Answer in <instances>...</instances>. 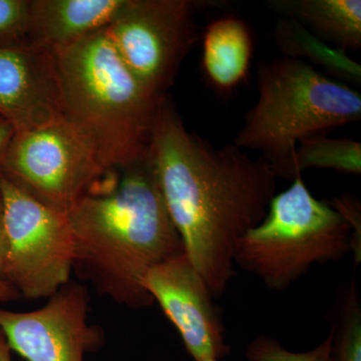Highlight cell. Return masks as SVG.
Listing matches in <instances>:
<instances>
[{"label": "cell", "mask_w": 361, "mask_h": 361, "mask_svg": "<svg viewBox=\"0 0 361 361\" xmlns=\"http://www.w3.org/2000/svg\"><path fill=\"white\" fill-rule=\"evenodd\" d=\"M148 152L185 253L213 296L223 295L235 275L237 242L264 219L276 175L233 142L215 146L189 132L168 96Z\"/></svg>", "instance_id": "obj_1"}, {"label": "cell", "mask_w": 361, "mask_h": 361, "mask_svg": "<svg viewBox=\"0 0 361 361\" xmlns=\"http://www.w3.org/2000/svg\"><path fill=\"white\" fill-rule=\"evenodd\" d=\"M66 213L75 266L116 302L151 305L142 286L154 266L184 251L164 201L149 152L113 171Z\"/></svg>", "instance_id": "obj_2"}, {"label": "cell", "mask_w": 361, "mask_h": 361, "mask_svg": "<svg viewBox=\"0 0 361 361\" xmlns=\"http://www.w3.org/2000/svg\"><path fill=\"white\" fill-rule=\"evenodd\" d=\"M63 120L90 142L106 172L147 153L165 97L149 94L106 30L54 52Z\"/></svg>", "instance_id": "obj_3"}, {"label": "cell", "mask_w": 361, "mask_h": 361, "mask_svg": "<svg viewBox=\"0 0 361 361\" xmlns=\"http://www.w3.org/2000/svg\"><path fill=\"white\" fill-rule=\"evenodd\" d=\"M258 97L233 144L257 152L277 178L290 180L299 142L361 118V96L314 66L281 56L257 68Z\"/></svg>", "instance_id": "obj_4"}, {"label": "cell", "mask_w": 361, "mask_h": 361, "mask_svg": "<svg viewBox=\"0 0 361 361\" xmlns=\"http://www.w3.org/2000/svg\"><path fill=\"white\" fill-rule=\"evenodd\" d=\"M360 235L341 212L311 194L299 176L276 194L260 224L240 238L234 262L267 288L282 291L314 265L336 262L351 252L360 259Z\"/></svg>", "instance_id": "obj_5"}, {"label": "cell", "mask_w": 361, "mask_h": 361, "mask_svg": "<svg viewBox=\"0 0 361 361\" xmlns=\"http://www.w3.org/2000/svg\"><path fill=\"white\" fill-rule=\"evenodd\" d=\"M215 6L205 0H125L106 32L130 73L161 99L201 40L197 14Z\"/></svg>", "instance_id": "obj_6"}, {"label": "cell", "mask_w": 361, "mask_h": 361, "mask_svg": "<svg viewBox=\"0 0 361 361\" xmlns=\"http://www.w3.org/2000/svg\"><path fill=\"white\" fill-rule=\"evenodd\" d=\"M4 199V279L27 298L51 297L75 267V245L66 214L54 210L0 174Z\"/></svg>", "instance_id": "obj_7"}, {"label": "cell", "mask_w": 361, "mask_h": 361, "mask_svg": "<svg viewBox=\"0 0 361 361\" xmlns=\"http://www.w3.org/2000/svg\"><path fill=\"white\" fill-rule=\"evenodd\" d=\"M106 173L90 142L63 118L16 132L0 163L7 180L65 214Z\"/></svg>", "instance_id": "obj_8"}, {"label": "cell", "mask_w": 361, "mask_h": 361, "mask_svg": "<svg viewBox=\"0 0 361 361\" xmlns=\"http://www.w3.org/2000/svg\"><path fill=\"white\" fill-rule=\"evenodd\" d=\"M142 286L175 325L195 361L222 360L230 353L212 292L185 251L152 267Z\"/></svg>", "instance_id": "obj_9"}, {"label": "cell", "mask_w": 361, "mask_h": 361, "mask_svg": "<svg viewBox=\"0 0 361 361\" xmlns=\"http://www.w3.org/2000/svg\"><path fill=\"white\" fill-rule=\"evenodd\" d=\"M87 292L65 286L44 307L30 312L0 310V331L26 361H84L99 343L87 324Z\"/></svg>", "instance_id": "obj_10"}, {"label": "cell", "mask_w": 361, "mask_h": 361, "mask_svg": "<svg viewBox=\"0 0 361 361\" xmlns=\"http://www.w3.org/2000/svg\"><path fill=\"white\" fill-rule=\"evenodd\" d=\"M0 118L16 133L63 118L54 51L30 42L0 47Z\"/></svg>", "instance_id": "obj_11"}, {"label": "cell", "mask_w": 361, "mask_h": 361, "mask_svg": "<svg viewBox=\"0 0 361 361\" xmlns=\"http://www.w3.org/2000/svg\"><path fill=\"white\" fill-rule=\"evenodd\" d=\"M125 0H32L30 44L59 51L106 30Z\"/></svg>", "instance_id": "obj_12"}, {"label": "cell", "mask_w": 361, "mask_h": 361, "mask_svg": "<svg viewBox=\"0 0 361 361\" xmlns=\"http://www.w3.org/2000/svg\"><path fill=\"white\" fill-rule=\"evenodd\" d=\"M202 39V70L207 82L220 92H230L248 75L253 37L245 21L221 18L207 26Z\"/></svg>", "instance_id": "obj_13"}, {"label": "cell", "mask_w": 361, "mask_h": 361, "mask_svg": "<svg viewBox=\"0 0 361 361\" xmlns=\"http://www.w3.org/2000/svg\"><path fill=\"white\" fill-rule=\"evenodd\" d=\"M267 6L341 51L360 49V0H269Z\"/></svg>", "instance_id": "obj_14"}, {"label": "cell", "mask_w": 361, "mask_h": 361, "mask_svg": "<svg viewBox=\"0 0 361 361\" xmlns=\"http://www.w3.org/2000/svg\"><path fill=\"white\" fill-rule=\"evenodd\" d=\"M272 37L285 56L310 61L349 82H360V63L349 58L348 52L326 44L297 21L280 18Z\"/></svg>", "instance_id": "obj_15"}, {"label": "cell", "mask_w": 361, "mask_h": 361, "mask_svg": "<svg viewBox=\"0 0 361 361\" xmlns=\"http://www.w3.org/2000/svg\"><path fill=\"white\" fill-rule=\"evenodd\" d=\"M307 169H329L345 174L361 173V144L350 139H334L324 134L306 137L297 146L290 180Z\"/></svg>", "instance_id": "obj_16"}, {"label": "cell", "mask_w": 361, "mask_h": 361, "mask_svg": "<svg viewBox=\"0 0 361 361\" xmlns=\"http://www.w3.org/2000/svg\"><path fill=\"white\" fill-rule=\"evenodd\" d=\"M330 332L329 361H361V308L355 281L342 292Z\"/></svg>", "instance_id": "obj_17"}, {"label": "cell", "mask_w": 361, "mask_h": 361, "mask_svg": "<svg viewBox=\"0 0 361 361\" xmlns=\"http://www.w3.org/2000/svg\"><path fill=\"white\" fill-rule=\"evenodd\" d=\"M331 339L330 332L315 348L305 353H293L284 348L276 339L260 336L249 344L246 357L249 361H329Z\"/></svg>", "instance_id": "obj_18"}, {"label": "cell", "mask_w": 361, "mask_h": 361, "mask_svg": "<svg viewBox=\"0 0 361 361\" xmlns=\"http://www.w3.org/2000/svg\"><path fill=\"white\" fill-rule=\"evenodd\" d=\"M32 0H0V47L27 44Z\"/></svg>", "instance_id": "obj_19"}, {"label": "cell", "mask_w": 361, "mask_h": 361, "mask_svg": "<svg viewBox=\"0 0 361 361\" xmlns=\"http://www.w3.org/2000/svg\"><path fill=\"white\" fill-rule=\"evenodd\" d=\"M14 134H16V130L13 129V126L0 118V163Z\"/></svg>", "instance_id": "obj_20"}, {"label": "cell", "mask_w": 361, "mask_h": 361, "mask_svg": "<svg viewBox=\"0 0 361 361\" xmlns=\"http://www.w3.org/2000/svg\"><path fill=\"white\" fill-rule=\"evenodd\" d=\"M4 254H6V236H4V199L0 190V279L1 280H4Z\"/></svg>", "instance_id": "obj_21"}, {"label": "cell", "mask_w": 361, "mask_h": 361, "mask_svg": "<svg viewBox=\"0 0 361 361\" xmlns=\"http://www.w3.org/2000/svg\"><path fill=\"white\" fill-rule=\"evenodd\" d=\"M18 293L11 284L7 283L4 280L0 279V301L13 300L18 297Z\"/></svg>", "instance_id": "obj_22"}, {"label": "cell", "mask_w": 361, "mask_h": 361, "mask_svg": "<svg viewBox=\"0 0 361 361\" xmlns=\"http://www.w3.org/2000/svg\"><path fill=\"white\" fill-rule=\"evenodd\" d=\"M11 349L6 341L2 332L0 331V361H13L11 355Z\"/></svg>", "instance_id": "obj_23"}, {"label": "cell", "mask_w": 361, "mask_h": 361, "mask_svg": "<svg viewBox=\"0 0 361 361\" xmlns=\"http://www.w3.org/2000/svg\"><path fill=\"white\" fill-rule=\"evenodd\" d=\"M205 361H222V360H205Z\"/></svg>", "instance_id": "obj_24"}, {"label": "cell", "mask_w": 361, "mask_h": 361, "mask_svg": "<svg viewBox=\"0 0 361 361\" xmlns=\"http://www.w3.org/2000/svg\"><path fill=\"white\" fill-rule=\"evenodd\" d=\"M0 302H1V301H0Z\"/></svg>", "instance_id": "obj_25"}]
</instances>
